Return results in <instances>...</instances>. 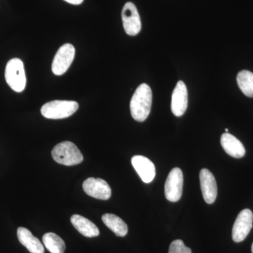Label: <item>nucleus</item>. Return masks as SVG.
I'll return each mask as SVG.
<instances>
[{
	"instance_id": "obj_1",
	"label": "nucleus",
	"mask_w": 253,
	"mask_h": 253,
	"mask_svg": "<svg viewBox=\"0 0 253 253\" xmlns=\"http://www.w3.org/2000/svg\"><path fill=\"white\" fill-rule=\"evenodd\" d=\"M152 91L146 83L138 86L130 101L131 115L138 122H144L149 117L152 106Z\"/></svg>"
},
{
	"instance_id": "obj_2",
	"label": "nucleus",
	"mask_w": 253,
	"mask_h": 253,
	"mask_svg": "<svg viewBox=\"0 0 253 253\" xmlns=\"http://www.w3.org/2000/svg\"><path fill=\"white\" fill-rule=\"evenodd\" d=\"M51 156L56 163L67 166H76L84 159L76 145L68 141L56 145L51 151Z\"/></svg>"
},
{
	"instance_id": "obj_3",
	"label": "nucleus",
	"mask_w": 253,
	"mask_h": 253,
	"mask_svg": "<svg viewBox=\"0 0 253 253\" xmlns=\"http://www.w3.org/2000/svg\"><path fill=\"white\" fill-rule=\"evenodd\" d=\"M79 109L76 101L66 100H55L43 105L41 113L47 119H63L70 117Z\"/></svg>"
},
{
	"instance_id": "obj_4",
	"label": "nucleus",
	"mask_w": 253,
	"mask_h": 253,
	"mask_svg": "<svg viewBox=\"0 0 253 253\" xmlns=\"http://www.w3.org/2000/svg\"><path fill=\"white\" fill-rule=\"evenodd\" d=\"M5 79L8 85L16 92H21L26 86V76L24 65L19 59L9 61L5 69Z\"/></svg>"
},
{
	"instance_id": "obj_5",
	"label": "nucleus",
	"mask_w": 253,
	"mask_h": 253,
	"mask_svg": "<svg viewBox=\"0 0 253 253\" xmlns=\"http://www.w3.org/2000/svg\"><path fill=\"white\" fill-rule=\"evenodd\" d=\"M184 176L182 171L178 168H173L168 174L165 184V195L170 202H177L182 195Z\"/></svg>"
},
{
	"instance_id": "obj_6",
	"label": "nucleus",
	"mask_w": 253,
	"mask_h": 253,
	"mask_svg": "<svg viewBox=\"0 0 253 253\" xmlns=\"http://www.w3.org/2000/svg\"><path fill=\"white\" fill-rule=\"evenodd\" d=\"M76 49L71 44H65L58 50L51 65L52 72L61 76L68 71L74 60Z\"/></svg>"
},
{
	"instance_id": "obj_7",
	"label": "nucleus",
	"mask_w": 253,
	"mask_h": 253,
	"mask_svg": "<svg viewBox=\"0 0 253 253\" xmlns=\"http://www.w3.org/2000/svg\"><path fill=\"white\" fill-rule=\"evenodd\" d=\"M123 27L128 36H135L141 30L140 16L135 5L126 2L122 11Z\"/></svg>"
},
{
	"instance_id": "obj_8",
	"label": "nucleus",
	"mask_w": 253,
	"mask_h": 253,
	"mask_svg": "<svg viewBox=\"0 0 253 253\" xmlns=\"http://www.w3.org/2000/svg\"><path fill=\"white\" fill-rule=\"evenodd\" d=\"M253 214L249 209H245L236 217L232 229V239L234 242H242L249 235L253 228Z\"/></svg>"
},
{
	"instance_id": "obj_9",
	"label": "nucleus",
	"mask_w": 253,
	"mask_h": 253,
	"mask_svg": "<svg viewBox=\"0 0 253 253\" xmlns=\"http://www.w3.org/2000/svg\"><path fill=\"white\" fill-rule=\"evenodd\" d=\"M83 188L88 196L95 199L106 201L111 196V189L109 184L100 178H88L83 182Z\"/></svg>"
},
{
	"instance_id": "obj_10",
	"label": "nucleus",
	"mask_w": 253,
	"mask_h": 253,
	"mask_svg": "<svg viewBox=\"0 0 253 253\" xmlns=\"http://www.w3.org/2000/svg\"><path fill=\"white\" fill-rule=\"evenodd\" d=\"M200 182L205 201L212 204L217 196V186L215 178L208 169H202L200 172Z\"/></svg>"
},
{
	"instance_id": "obj_11",
	"label": "nucleus",
	"mask_w": 253,
	"mask_h": 253,
	"mask_svg": "<svg viewBox=\"0 0 253 253\" xmlns=\"http://www.w3.org/2000/svg\"><path fill=\"white\" fill-rule=\"evenodd\" d=\"M188 91L184 82L179 81L173 91L171 109L176 117L183 116L187 109Z\"/></svg>"
},
{
	"instance_id": "obj_12",
	"label": "nucleus",
	"mask_w": 253,
	"mask_h": 253,
	"mask_svg": "<svg viewBox=\"0 0 253 253\" xmlns=\"http://www.w3.org/2000/svg\"><path fill=\"white\" fill-rule=\"evenodd\" d=\"M131 164L141 179L145 183H150L156 176V168L149 158L142 156H134L131 158Z\"/></svg>"
},
{
	"instance_id": "obj_13",
	"label": "nucleus",
	"mask_w": 253,
	"mask_h": 253,
	"mask_svg": "<svg viewBox=\"0 0 253 253\" xmlns=\"http://www.w3.org/2000/svg\"><path fill=\"white\" fill-rule=\"evenodd\" d=\"M220 142L226 154L231 157L241 158L246 154V149L242 143L229 133H224L221 135Z\"/></svg>"
},
{
	"instance_id": "obj_14",
	"label": "nucleus",
	"mask_w": 253,
	"mask_h": 253,
	"mask_svg": "<svg viewBox=\"0 0 253 253\" xmlns=\"http://www.w3.org/2000/svg\"><path fill=\"white\" fill-rule=\"evenodd\" d=\"M18 241L31 253H44V249L40 240L32 234L31 231L24 227L17 230Z\"/></svg>"
},
{
	"instance_id": "obj_15",
	"label": "nucleus",
	"mask_w": 253,
	"mask_h": 253,
	"mask_svg": "<svg viewBox=\"0 0 253 253\" xmlns=\"http://www.w3.org/2000/svg\"><path fill=\"white\" fill-rule=\"evenodd\" d=\"M71 221L73 226L81 233L82 235L85 237H96L99 235V230L97 226L95 225L92 221L83 216L73 214L71 217Z\"/></svg>"
},
{
	"instance_id": "obj_16",
	"label": "nucleus",
	"mask_w": 253,
	"mask_h": 253,
	"mask_svg": "<svg viewBox=\"0 0 253 253\" xmlns=\"http://www.w3.org/2000/svg\"><path fill=\"white\" fill-rule=\"evenodd\" d=\"M102 221L105 225L109 228L116 236L124 237L128 232V227L126 223L121 218L113 214H104L102 216Z\"/></svg>"
},
{
	"instance_id": "obj_17",
	"label": "nucleus",
	"mask_w": 253,
	"mask_h": 253,
	"mask_svg": "<svg viewBox=\"0 0 253 253\" xmlns=\"http://www.w3.org/2000/svg\"><path fill=\"white\" fill-rule=\"evenodd\" d=\"M43 244L51 253H64L66 244L63 240L54 233H46L42 237Z\"/></svg>"
},
{
	"instance_id": "obj_18",
	"label": "nucleus",
	"mask_w": 253,
	"mask_h": 253,
	"mask_svg": "<svg viewBox=\"0 0 253 253\" xmlns=\"http://www.w3.org/2000/svg\"><path fill=\"white\" fill-rule=\"evenodd\" d=\"M236 81L242 92L249 97H253V73L246 70L240 71Z\"/></svg>"
},
{
	"instance_id": "obj_19",
	"label": "nucleus",
	"mask_w": 253,
	"mask_h": 253,
	"mask_svg": "<svg viewBox=\"0 0 253 253\" xmlns=\"http://www.w3.org/2000/svg\"><path fill=\"white\" fill-rule=\"evenodd\" d=\"M168 253H192L191 250L184 245L181 240L172 241L169 248Z\"/></svg>"
},
{
	"instance_id": "obj_20",
	"label": "nucleus",
	"mask_w": 253,
	"mask_h": 253,
	"mask_svg": "<svg viewBox=\"0 0 253 253\" xmlns=\"http://www.w3.org/2000/svg\"><path fill=\"white\" fill-rule=\"evenodd\" d=\"M66 2L69 3V4L74 5H79L83 2L84 0H64Z\"/></svg>"
},
{
	"instance_id": "obj_21",
	"label": "nucleus",
	"mask_w": 253,
	"mask_h": 253,
	"mask_svg": "<svg viewBox=\"0 0 253 253\" xmlns=\"http://www.w3.org/2000/svg\"><path fill=\"white\" fill-rule=\"evenodd\" d=\"M225 131H226V133L229 132V129H228L227 128H226V129H225Z\"/></svg>"
},
{
	"instance_id": "obj_22",
	"label": "nucleus",
	"mask_w": 253,
	"mask_h": 253,
	"mask_svg": "<svg viewBox=\"0 0 253 253\" xmlns=\"http://www.w3.org/2000/svg\"><path fill=\"white\" fill-rule=\"evenodd\" d=\"M251 250H252V253H253V243L252 244V248H251Z\"/></svg>"
}]
</instances>
